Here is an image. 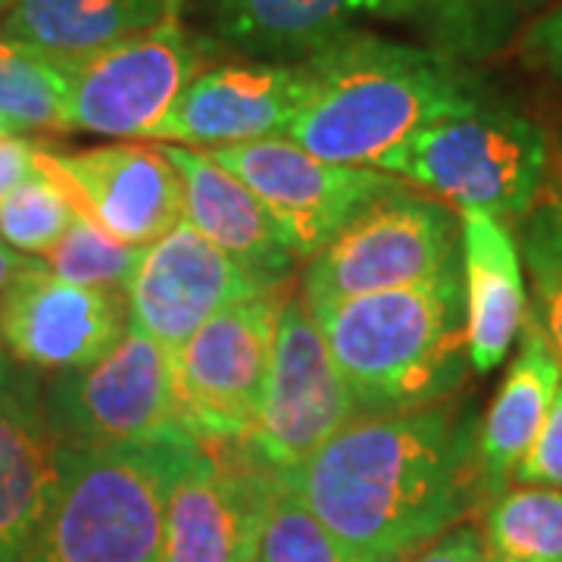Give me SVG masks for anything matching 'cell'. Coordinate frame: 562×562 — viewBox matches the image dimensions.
<instances>
[{"label": "cell", "instance_id": "1", "mask_svg": "<svg viewBox=\"0 0 562 562\" xmlns=\"http://www.w3.org/2000/svg\"><path fill=\"white\" fill-rule=\"evenodd\" d=\"M479 422L450 401L360 416L281 475L353 562H403L479 503Z\"/></svg>", "mask_w": 562, "mask_h": 562}, {"label": "cell", "instance_id": "2", "mask_svg": "<svg viewBox=\"0 0 562 562\" xmlns=\"http://www.w3.org/2000/svg\"><path fill=\"white\" fill-rule=\"evenodd\" d=\"M303 63L313 88L284 138L341 166L379 169L419 128L487 98L465 63L369 32H350Z\"/></svg>", "mask_w": 562, "mask_h": 562}, {"label": "cell", "instance_id": "3", "mask_svg": "<svg viewBox=\"0 0 562 562\" xmlns=\"http://www.w3.org/2000/svg\"><path fill=\"white\" fill-rule=\"evenodd\" d=\"M310 313L357 416H401L450 401L469 369L462 266L425 284L322 303Z\"/></svg>", "mask_w": 562, "mask_h": 562}, {"label": "cell", "instance_id": "4", "mask_svg": "<svg viewBox=\"0 0 562 562\" xmlns=\"http://www.w3.org/2000/svg\"><path fill=\"white\" fill-rule=\"evenodd\" d=\"M201 450L181 425L103 450H63L60 487L25 562H162L172 491Z\"/></svg>", "mask_w": 562, "mask_h": 562}, {"label": "cell", "instance_id": "5", "mask_svg": "<svg viewBox=\"0 0 562 562\" xmlns=\"http://www.w3.org/2000/svg\"><path fill=\"white\" fill-rule=\"evenodd\" d=\"M547 166V132L494 98L425 125L379 162L394 179L401 176L460 210H484L503 222H522L531 213Z\"/></svg>", "mask_w": 562, "mask_h": 562}, {"label": "cell", "instance_id": "6", "mask_svg": "<svg viewBox=\"0 0 562 562\" xmlns=\"http://www.w3.org/2000/svg\"><path fill=\"white\" fill-rule=\"evenodd\" d=\"M453 269H460V216L401 181L306 260L301 297L313 310L425 284Z\"/></svg>", "mask_w": 562, "mask_h": 562}, {"label": "cell", "instance_id": "7", "mask_svg": "<svg viewBox=\"0 0 562 562\" xmlns=\"http://www.w3.org/2000/svg\"><path fill=\"white\" fill-rule=\"evenodd\" d=\"M284 301L272 288L232 303L172 357L179 425L203 447L238 443L254 428Z\"/></svg>", "mask_w": 562, "mask_h": 562}, {"label": "cell", "instance_id": "8", "mask_svg": "<svg viewBox=\"0 0 562 562\" xmlns=\"http://www.w3.org/2000/svg\"><path fill=\"white\" fill-rule=\"evenodd\" d=\"M201 44L179 13L98 54L63 60L69 72L66 132L144 140L201 76Z\"/></svg>", "mask_w": 562, "mask_h": 562}, {"label": "cell", "instance_id": "9", "mask_svg": "<svg viewBox=\"0 0 562 562\" xmlns=\"http://www.w3.org/2000/svg\"><path fill=\"white\" fill-rule=\"evenodd\" d=\"M353 419H360L357 406L319 325L303 297H288L276 328L272 369L260 409L238 450L281 479Z\"/></svg>", "mask_w": 562, "mask_h": 562}, {"label": "cell", "instance_id": "10", "mask_svg": "<svg viewBox=\"0 0 562 562\" xmlns=\"http://www.w3.org/2000/svg\"><path fill=\"white\" fill-rule=\"evenodd\" d=\"M44 419L63 450H103L179 425L172 357L135 328L94 366L57 372Z\"/></svg>", "mask_w": 562, "mask_h": 562}, {"label": "cell", "instance_id": "11", "mask_svg": "<svg viewBox=\"0 0 562 562\" xmlns=\"http://www.w3.org/2000/svg\"><path fill=\"white\" fill-rule=\"evenodd\" d=\"M210 157L260 198L297 260L316 257L362 206L401 184L372 166L319 160L284 135L213 147Z\"/></svg>", "mask_w": 562, "mask_h": 562}, {"label": "cell", "instance_id": "12", "mask_svg": "<svg viewBox=\"0 0 562 562\" xmlns=\"http://www.w3.org/2000/svg\"><path fill=\"white\" fill-rule=\"evenodd\" d=\"M38 169L60 184L79 216L122 244L150 247L184 222L181 179L162 147L122 140L60 154L41 144Z\"/></svg>", "mask_w": 562, "mask_h": 562}, {"label": "cell", "instance_id": "13", "mask_svg": "<svg viewBox=\"0 0 562 562\" xmlns=\"http://www.w3.org/2000/svg\"><path fill=\"white\" fill-rule=\"evenodd\" d=\"M128 331L125 294L60 279L29 260L0 294V347L41 372H69L103 360Z\"/></svg>", "mask_w": 562, "mask_h": 562}, {"label": "cell", "instance_id": "14", "mask_svg": "<svg viewBox=\"0 0 562 562\" xmlns=\"http://www.w3.org/2000/svg\"><path fill=\"white\" fill-rule=\"evenodd\" d=\"M260 291L272 288H262L241 262L222 254L188 222H179L140 254L138 269L125 288L128 328L176 357L216 313Z\"/></svg>", "mask_w": 562, "mask_h": 562}, {"label": "cell", "instance_id": "15", "mask_svg": "<svg viewBox=\"0 0 562 562\" xmlns=\"http://www.w3.org/2000/svg\"><path fill=\"white\" fill-rule=\"evenodd\" d=\"M276 484L279 475L247 460L238 443L203 447L172 491L162 562H257Z\"/></svg>", "mask_w": 562, "mask_h": 562}, {"label": "cell", "instance_id": "16", "mask_svg": "<svg viewBox=\"0 0 562 562\" xmlns=\"http://www.w3.org/2000/svg\"><path fill=\"white\" fill-rule=\"evenodd\" d=\"M306 63H228L191 81L169 116L144 140L228 147L288 135L310 98Z\"/></svg>", "mask_w": 562, "mask_h": 562}, {"label": "cell", "instance_id": "17", "mask_svg": "<svg viewBox=\"0 0 562 562\" xmlns=\"http://www.w3.org/2000/svg\"><path fill=\"white\" fill-rule=\"evenodd\" d=\"M162 154L181 179L184 222L241 262L262 288H288L301 260L260 198L203 150L162 147Z\"/></svg>", "mask_w": 562, "mask_h": 562}, {"label": "cell", "instance_id": "18", "mask_svg": "<svg viewBox=\"0 0 562 562\" xmlns=\"http://www.w3.org/2000/svg\"><path fill=\"white\" fill-rule=\"evenodd\" d=\"M60 453L35 372H16L0 391V562L29 557L60 487Z\"/></svg>", "mask_w": 562, "mask_h": 562}, {"label": "cell", "instance_id": "19", "mask_svg": "<svg viewBox=\"0 0 562 562\" xmlns=\"http://www.w3.org/2000/svg\"><path fill=\"white\" fill-rule=\"evenodd\" d=\"M460 266L465 353L472 372L501 366L528 316L525 266L509 225L484 210H460Z\"/></svg>", "mask_w": 562, "mask_h": 562}, {"label": "cell", "instance_id": "20", "mask_svg": "<svg viewBox=\"0 0 562 562\" xmlns=\"http://www.w3.org/2000/svg\"><path fill=\"white\" fill-rule=\"evenodd\" d=\"M562 382V360L528 313L519 353L503 379L497 397L475 435V484L479 503H491L513 484V475L547 422Z\"/></svg>", "mask_w": 562, "mask_h": 562}, {"label": "cell", "instance_id": "21", "mask_svg": "<svg viewBox=\"0 0 562 562\" xmlns=\"http://www.w3.org/2000/svg\"><path fill=\"white\" fill-rule=\"evenodd\" d=\"M362 20H397L394 0H220L216 38L257 63H303L360 32Z\"/></svg>", "mask_w": 562, "mask_h": 562}, {"label": "cell", "instance_id": "22", "mask_svg": "<svg viewBox=\"0 0 562 562\" xmlns=\"http://www.w3.org/2000/svg\"><path fill=\"white\" fill-rule=\"evenodd\" d=\"M179 10L181 0H13L0 35L32 44L57 60H81Z\"/></svg>", "mask_w": 562, "mask_h": 562}, {"label": "cell", "instance_id": "23", "mask_svg": "<svg viewBox=\"0 0 562 562\" xmlns=\"http://www.w3.org/2000/svg\"><path fill=\"white\" fill-rule=\"evenodd\" d=\"M397 20L413 25L428 47L457 63L503 54L550 7V0H394Z\"/></svg>", "mask_w": 562, "mask_h": 562}, {"label": "cell", "instance_id": "24", "mask_svg": "<svg viewBox=\"0 0 562 562\" xmlns=\"http://www.w3.org/2000/svg\"><path fill=\"white\" fill-rule=\"evenodd\" d=\"M484 562H562V491L509 484L484 506Z\"/></svg>", "mask_w": 562, "mask_h": 562}, {"label": "cell", "instance_id": "25", "mask_svg": "<svg viewBox=\"0 0 562 562\" xmlns=\"http://www.w3.org/2000/svg\"><path fill=\"white\" fill-rule=\"evenodd\" d=\"M66 63L32 44L0 35V120L22 128L66 132Z\"/></svg>", "mask_w": 562, "mask_h": 562}, {"label": "cell", "instance_id": "26", "mask_svg": "<svg viewBox=\"0 0 562 562\" xmlns=\"http://www.w3.org/2000/svg\"><path fill=\"white\" fill-rule=\"evenodd\" d=\"M519 254L531 281L528 313L562 360V201L547 198L519 222Z\"/></svg>", "mask_w": 562, "mask_h": 562}, {"label": "cell", "instance_id": "27", "mask_svg": "<svg viewBox=\"0 0 562 562\" xmlns=\"http://www.w3.org/2000/svg\"><path fill=\"white\" fill-rule=\"evenodd\" d=\"M140 254H144V247L116 241L98 222L76 213L66 235L44 254V262L54 276L72 281V284L125 294L128 281L138 269Z\"/></svg>", "mask_w": 562, "mask_h": 562}, {"label": "cell", "instance_id": "28", "mask_svg": "<svg viewBox=\"0 0 562 562\" xmlns=\"http://www.w3.org/2000/svg\"><path fill=\"white\" fill-rule=\"evenodd\" d=\"M257 562H353L335 535L288 487L276 484L262 516Z\"/></svg>", "mask_w": 562, "mask_h": 562}, {"label": "cell", "instance_id": "29", "mask_svg": "<svg viewBox=\"0 0 562 562\" xmlns=\"http://www.w3.org/2000/svg\"><path fill=\"white\" fill-rule=\"evenodd\" d=\"M72 216L76 210L66 201L60 184L38 169L0 203V241L16 254L38 257L60 241Z\"/></svg>", "mask_w": 562, "mask_h": 562}, {"label": "cell", "instance_id": "30", "mask_svg": "<svg viewBox=\"0 0 562 562\" xmlns=\"http://www.w3.org/2000/svg\"><path fill=\"white\" fill-rule=\"evenodd\" d=\"M513 482L562 491V382L547 413V422L531 443V450L525 453V460L519 462Z\"/></svg>", "mask_w": 562, "mask_h": 562}, {"label": "cell", "instance_id": "31", "mask_svg": "<svg viewBox=\"0 0 562 562\" xmlns=\"http://www.w3.org/2000/svg\"><path fill=\"white\" fill-rule=\"evenodd\" d=\"M522 54L553 81L562 85V0L550 3L522 32Z\"/></svg>", "mask_w": 562, "mask_h": 562}, {"label": "cell", "instance_id": "32", "mask_svg": "<svg viewBox=\"0 0 562 562\" xmlns=\"http://www.w3.org/2000/svg\"><path fill=\"white\" fill-rule=\"evenodd\" d=\"M403 562H484L482 528L475 525H453L435 541L419 547Z\"/></svg>", "mask_w": 562, "mask_h": 562}, {"label": "cell", "instance_id": "33", "mask_svg": "<svg viewBox=\"0 0 562 562\" xmlns=\"http://www.w3.org/2000/svg\"><path fill=\"white\" fill-rule=\"evenodd\" d=\"M41 144L20 135H0V203L7 201L22 181L38 172Z\"/></svg>", "mask_w": 562, "mask_h": 562}, {"label": "cell", "instance_id": "34", "mask_svg": "<svg viewBox=\"0 0 562 562\" xmlns=\"http://www.w3.org/2000/svg\"><path fill=\"white\" fill-rule=\"evenodd\" d=\"M29 260H32V257H25V254H16L13 247H7V244L0 241V294L7 291V284H10V281L20 276Z\"/></svg>", "mask_w": 562, "mask_h": 562}, {"label": "cell", "instance_id": "35", "mask_svg": "<svg viewBox=\"0 0 562 562\" xmlns=\"http://www.w3.org/2000/svg\"><path fill=\"white\" fill-rule=\"evenodd\" d=\"M16 372H20V369H13V362H10V357H7V350L0 347V391L13 382V375H16Z\"/></svg>", "mask_w": 562, "mask_h": 562}, {"label": "cell", "instance_id": "36", "mask_svg": "<svg viewBox=\"0 0 562 562\" xmlns=\"http://www.w3.org/2000/svg\"><path fill=\"white\" fill-rule=\"evenodd\" d=\"M0 135H16V128H13L7 120H0Z\"/></svg>", "mask_w": 562, "mask_h": 562}, {"label": "cell", "instance_id": "37", "mask_svg": "<svg viewBox=\"0 0 562 562\" xmlns=\"http://www.w3.org/2000/svg\"><path fill=\"white\" fill-rule=\"evenodd\" d=\"M557 162H560V176H562V128H560V138H557Z\"/></svg>", "mask_w": 562, "mask_h": 562}, {"label": "cell", "instance_id": "38", "mask_svg": "<svg viewBox=\"0 0 562 562\" xmlns=\"http://www.w3.org/2000/svg\"><path fill=\"white\" fill-rule=\"evenodd\" d=\"M13 7V0H0V13H7Z\"/></svg>", "mask_w": 562, "mask_h": 562}]
</instances>
